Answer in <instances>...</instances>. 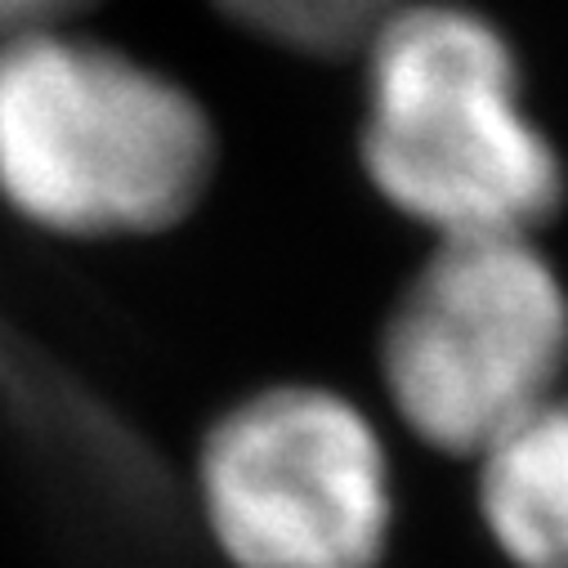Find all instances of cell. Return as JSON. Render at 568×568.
<instances>
[{"label":"cell","mask_w":568,"mask_h":568,"mask_svg":"<svg viewBox=\"0 0 568 568\" xmlns=\"http://www.w3.org/2000/svg\"><path fill=\"white\" fill-rule=\"evenodd\" d=\"M363 166L439 242L532 237L564 206V162L524 103L506 32L457 0H407L363 41Z\"/></svg>","instance_id":"obj_1"},{"label":"cell","mask_w":568,"mask_h":568,"mask_svg":"<svg viewBox=\"0 0 568 568\" xmlns=\"http://www.w3.org/2000/svg\"><path fill=\"white\" fill-rule=\"evenodd\" d=\"M479 510L515 568H568V394L479 453Z\"/></svg>","instance_id":"obj_5"},{"label":"cell","mask_w":568,"mask_h":568,"mask_svg":"<svg viewBox=\"0 0 568 568\" xmlns=\"http://www.w3.org/2000/svg\"><path fill=\"white\" fill-rule=\"evenodd\" d=\"M197 501L233 568H372L394 519L381 435L318 385L229 407L197 453Z\"/></svg>","instance_id":"obj_4"},{"label":"cell","mask_w":568,"mask_h":568,"mask_svg":"<svg viewBox=\"0 0 568 568\" xmlns=\"http://www.w3.org/2000/svg\"><path fill=\"white\" fill-rule=\"evenodd\" d=\"M215 180V130L166 72L68 28L0 45V197L63 237L162 233Z\"/></svg>","instance_id":"obj_2"},{"label":"cell","mask_w":568,"mask_h":568,"mask_svg":"<svg viewBox=\"0 0 568 568\" xmlns=\"http://www.w3.org/2000/svg\"><path fill=\"white\" fill-rule=\"evenodd\" d=\"M246 32L296 54H354L407 0H215Z\"/></svg>","instance_id":"obj_6"},{"label":"cell","mask_w":568,"mask_h":568,"mask_svg":"<svg viewBox=\"0 0 568 568\" xmlns=\"http://www.w3.org/2000/svg\"><path fill=\"white\" fill-rule=\"evenodd\" d=\"M568 292L532 237H448L381 332L394 412L439 453L479 457L559 394Z\"/></svg>","instance_id":"obj_3"},{"label":"cell","mask_w":568,"mask_h":568,"mask_svg":"<svg viewBox=\"0 0 568 568\" xmlns=\"http://www.w3.org/2000/svg\"><path fill=\"white\" fill-rule=\"evenodd\" d=\"M90 6L94 0H0V45L32 37V32L68 28Z\"/></svg>","instance_id":"obj_7"}]
</instances>
